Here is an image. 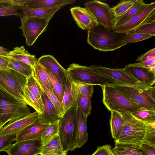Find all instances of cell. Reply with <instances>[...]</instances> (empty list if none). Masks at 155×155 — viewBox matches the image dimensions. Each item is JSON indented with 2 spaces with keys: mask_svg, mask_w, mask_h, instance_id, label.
<instances>
[{
  "mask_svg": "<svg viewBox=\"0 0 155 155\" xmlns=\"http://www.w3.org/2000/svg\"><path fill=\"white\" fill-rule=\"evenodd\" d=\"M41 99L44 113L42 114H39L38 121L42 123L48 124L59 120L60 117L54 105L43 90Z\"/></svg>",
  "mask_w": 155,
  "mask_h": 155,
  "instance_id": "cell-20",
  "label": "cell"
},
{
  "mask_svg": "<svg viewBox=\"0 0 155 155\" xmlns=\"http://www.w3.org/2000/svg\"><path fill=\"white\" fill-rule=\"evenodd\" d=\"M59 120L49 124L42 132L41 139L42 145L52 139L58 133Z\"/></svg>",
  "mask_w": 155,
  "mask_h": 155,
  "instance_id": "cell-33",
  "label": "cell"
},
{
  "mask_svg": "<svg viewBox=\"0 0 155 155\" xmlns=\"http://www.w3.org/2000/svg\"><path fill=\"white\" fill-rule=\"evenodd\" d=\"M77 97L74 83L67 75L62 102L65 112L72 107L76 106Z\"/></svg>",
  "mask_w": 155,
  "mask_h": 155,
  "instance_id": "cell-22",
  "label": "cell"
},
{
  "mask_svg": "<svg viewBox=\"0 0 155 155\" xmlns=\"http://www.w3.org/2000/svg\"><path fill=\"white\" fill-rule=\"evenodd\" d=\"M26 87L39 100H42V90L33 75L28 78Z\"/></svg>",
  "mask_w": 155,
  "mask_h": 155,
  "instance_id": "cell-37",
  "label": "cell"
},
{
  "mask_svg": "<svg viewBox=\"0 0 155 155\" xmlns=\"http://www.w3.org/2000/svg\"><path fill=\"white\" fill-rule=\"evenodd\" d=\"M24 101L34 108L39 114L44 113L43 105L42 100H39L35 97L26 86L23 89Z\"/></svg>",
  "mask_w": 155,
  "mask_h": 155,
  "instance_id": "cell-30",
  "label": "cell"
},
{
  "mask_svg": "<svg viewBox=\"0 0 155 155\" xmlns=\"http://www.w3.org/2000/svg\"><path fill=\"white\" fill-rule=\"evenodd\" d=\"M39 114L35 111L24 117L10 121L0 129V137L16 134L28 125L38 120Z\"/></svg>",
  "mask_w": 155,
  "mask_h": 155,
  "instance_id": "cell-15",
  "label": "cell"
},
{
  "mask_svg": "<svg viewBox=\"0 0 155 155\" xmlns=\"http://www.w3.org/2000/svg\"><path fill=\"white\" fill-rule=\"evenodd\" d=\"M9 58L6 56H3L0 58V70H8V64L9 62Z\"/></svg>",
  "mask_w": 155,
  "mask_h": 155,
  "instance_id": "cell-47",
  "label": "cell"
},
{
  "mask_svg": "<svg viewBox=\"0 0 155 155\" xmlns=\"http://www.w3.org/2000/svg\"><path fill=\"white\" fill-rule=\"evenodd\" d=\"M87 31L88 43L100 51H113L127 44L126 34L109 30L99 24Z\"/></svg>",
  "mask_w": 155,
  "mask_h": 155,
  "instance_id": "cell-1",
  "label": "cell"
},
{
  "mask_svg": "<svg viewBox=\"0 0 155 155\" xmlns=\"http://www.w3.org/2000/svg\"><path fill=\"white\" fill-rule=\"evenodd\" d=\"M9 51H8L7 49L2 47L0 46V53L4 54H8Z\"/></svg>",
  "mask_w": 155,
  "mask_h": 155,
  "instance_id": "cell-50",
  "label": "cell"
},
{
  "mask_svg": "<svg viewBox=\"0 0 155 155\" xmlns=\"http://www.w3.org/2000/svg\"><path fill=\"white\" fill-rule=\"evenodd\" d=\"M27 105L0 87V121L3 126L30 114L31 110Z\"/></svg>",
  "mask_w": 155,
  "mask_h": 155,
  "instance_id": "cell-3",
  "label": "cell"
},
{
  "mask_svg": "<svg viewBox=\"0 0 155 155\" xmlns=\"http://www.w3.org/2000/svg\"><path fill=\"white\" fill-rule=\"evenodd\" d=\"M19 9L21 10V7L13 5L4 6L0 8V16L15 15L21 17L22 14L18 11Z\"/></svg>",
  "mask_w": 155,
  "mask_h": 155,
  "instance_id": "cell-42",
  "label": "cell"
},
{
  "mask_svg": "<svg viewBox=\"0 0 155 155\" xmlns=\"http://www.w3.org/2000/svg\"><path fill=\"white\" fill-rule=\"evenodd\" d=\"M143 142L155 146V122L147 124L146 133Z\"/></svg>",
  "mask_w": 155,
  "mask_h": 155,
  "instance_id": "cell-40",
  "label": "cell"
},
{
  "mask_svg": "<svg viewBox=\"0 0 155 155\" xmlns=\"http://www.w3.org/2000/svg\"><path fill=\"white\" fill-rule=\"evenodd\" d=\"M3 56H0V58H2V57H3Z\"/></svg>",
  "mask_w": 155,
  "mask_h": 155,
  "instance_id": "cell-53",
  "label": "cell"
},
{
  "mask_svg": "<svg viewBox=\"0 0 155 155\" xmlns=\"http://www.w3.org/2000/svg\"><path fill=\"white\" fill-rule=\"evenodd\" d=\"M152 35L139 33H135L126 35L125 41L128 43H134L149 39Z\"/></svg>",
  "mask_w": 155,
  "mask_h": 155,
  "instance_id": "cell-41",
  "label": "cell"
},
{
  "mask_svg": "<svg viewBox=\"0 0 155 155\" xmlns=\"http://www.w3.org/2000/svg\"><path fill=\"white\" fill-rule=\"evenodd\" d=\"M155 18V2L147 4L136 15L124 23L114 28L113 31L126 35L148 20Z\"/></svg>",
  "mask_w": 155,
  "mask_h": 155,
  "instance_id": "cell-11",
  "label": "cell"
},
{
  "mask_svg": "<svg viewBox=\"0 0 155 155\" xmlns=\"http://www.w3.org/2000/svg\"><path fill=\"white\" fill-rule=\"evenodd\" d=\"M135 33H141L155 36V18L148 20L129 34Z\"/></svg>",
  "mask_w": 155,
  "mask_h": 155,
  "instance_id": "cell-38",
  "label": "cell"
},
{
  "mask_svg": "<svg viewBox=\"0 0 155 155\" xmlns=\"http://www.w3.org/2000/svg\"><path fill=\"white\" fill-rule=\"evenodd\" d=\"M110 131L113 138L116 140L119 138L123 128L124 120L121 115L114 111H111Z\"/></svg>",
  "mask_w": 155,
  "mask_h": 155,
  "instance_id": "cell-27",
  "label": "cell"
},
{
  "mask_svg": "<svg viewBox=\"0 0 155 155\" xmlns=\"http://www.w3.org/2000/svg\"><path fill=\"white\" fill-rule=\"evenodd\" d=\"M38 120L28 125L16 134V143L26 140L41 139V134L48 126Z\"/></svg>",
  "mask_w": 155,
  "mask_h": 155,
  "instance_id": "cell-18",
  "label": "cell"
},
{
  "mask_svg": "<svg viewBox=\"0 0 155 155\" xmlns=\"http://www.w3.org/2000/svg\"><path fill=\"white\" fill-rule=\"evenodd\" d=\"M76 107L65 111L59 120L58 134L63 150L67 154L69 150L75 149Z\"/></svg>",
  "mask_w": 155,
  "mask_h": 155,
  "instance_id": "cell-5",
  "label": "cell"
},
{
  "mask_svg": "<svg viewBox=\"0 0 155 155\" xmlns=\"http://www.w3.org/2000/svg\"><path fill=\"white\" fill-rule=\"evenodd\" d=\"M67 75L73 83L102 86L117 83L112 78L91 69L89 66L73 63L66 70Z\"/></svg>",
  "mask_w": 155,
  "mask_h": 155,
  "instance_id": "cell-4",
  "label": "cell"
},
{
  "mask_svg": "<svg viewBox=\"0 0 155 155\" xmlns=\"http://www.w3.org/2000/svg\"><path fill=\"white\" fill-rule=\"evenodd\" d=\"M84 5L98 24L109 30H113V17L111 8L107 4L98 0H94L87 1Z\"/></svg>",
  "mask_w": 155,
  "mask_h": 155,
  "instance_id": "cell-10",
  "label": "cell"
},
{
  "mask_svg": "<svg viewBox=\"0 0 155 155\" xmlns=\"http://www.w3.org/2000/svg\"><path fill=\"white\" fill-rule=\"evenodd\" d=\"M38 62V61H37ZM33 76L39 82H40L53 93V87L50 79L46 71L38 63L33 67Z\"/></svg>",
  "mask_w": 155,
  "mask_h": 155,
  "instance_id": "cell-29",
  "label": "cell"
},
{
  "mask_svg": "<svg viewBox=\"0 0 155 155\" xmlns=\"http://www.w3.org/2000/svg\"><path fill=\"white\" fill-rule=\"evenodd\" d=\"M147 5L143 0H136L133 6L118 18L114 20V28L128 21L137 14Z\"/></svg>",
  "mask_w": 155,
  "mask_h": 155,
  "instance_id": "cell-26",
  "label": "cell"
},
{
  "mask_svg": "<svg viewBox=\"0 0 155 155\" xmlns=\"http://www.w3.org/2000/svg\"><path fill=\"white\" fill-rule=\"evenodd\" d=\"M8 54H4L0 53V56H7Z\"/></svg>",
  "mask_w": 155,
  "mask_h": 155,
  "instance_id": "cell-51",
  "label": "cell"
},
{
  "mask_svg": "<svg viewBox=\"0 0 155 155\" xmlns=\"http://www.w3.org/2000/svg\"><path fill=\"white\" fill-rule=\"evenodd\" d=\"M28 78L12 69L0 70V87L17 98L24 101L23 88Z\"/></svg>",
  "mask_w": 155,
  "mask_h": 155,
  "instance_id": "cell-8",
  "label": "cell"
},
{
  "mask_svg": "<svg viewBox=\"0 0 155 155\" xmlns=\"http://www.w3.org/2000/svg\"><path fill=\"white\" fill-rule=\"evenodd\" d=\"M42 146L41 139L26 140L11 144L4 151L8 155H37Z\"/></svg>",
  "mask_w": 155,
  "mask_h": 155,
  "instance_id": "cell-13",
  "label": "cell"
},
{
  "mask_svg": "<svg viewBox=\"0 0 155 155\" xmlns=\"http://www.w3.org/2000/svg\"><path fill=\"white\" fill-rule=\"evenodd\" d=\"M16 134L7 135L0 137V152L4 151L15 140Z\"/></svg>",
  "mask_w": 155,
  "mask_h": 155,
  "instance_id": "cell-43",
  "label": "cell"
},
{
  "mask_svg": "<svg viewBox=\"0 0 155 155\" xmlns=\"http://www.w3.org/2000/svg\"><path fill=\"white\" fill-rule=\"evenodd\" d=\"M75 0H28L24 6L31 8H46L75 3Z\"/></svg>",
  "mask_w": 155,
  "mask_h": 155,
  "instance_id": "cell-24",
  "label": "cell"
},
{
  "mask_svg": "<svg viewBox=\"0 0 155 155\" xmlns=\"http://www.w3.org/2000/svg\"><path fill=\"white\" fill-rule=\"evenodd\" d=\"M28 0H11L13 5L23 7Z\"/></svg>",
  "mask_w": 155,
  "mask_h": 155,
  "instance_id": "cell-48",
  "label": "cell"
},
{
  "mask_svg": "<svg viewBox=\"0 0 155 155\" xmlns=\"http://www.w3.org/2000/svg\"><path fill=\"white\" fill-rule=\"evenodd\" d=\"M62 7L57 6L49 8H31L21 7L22 16L25 18H42L50 21L55 13Z\"/></svg>",
  "mask_w": 155,
  "mask_h": 155,
  "instance_id": "cell-21",
  "label": "cell"
},
{
  "mask_svg": "<svg viewBox=\"0 0 155 155\" xmlns=\"http://www.w3.org/2000/svg\"><path fill=\"white\" fill-rule=\"evenodd\" d=\"M73 83L78 96H92L94 92L93 85Z\"/></svg>",
  "mask_w": 155,
  "mask_h": 155,
  "instance_id": "cell-39",
  "label": "cell"
},
{
  "mask_svg": "<svg viewBox=\"0 0 155 155\" xmlns=\"http://www.w3.org/2000/svg\"><path fill=\"white\" fill-rule=\"evenodd\" d=\"M131 114L136 118L146 124L155 122V110L142 109Z\"/></svg>",
  "mask_w": 155,
  "mask_h": 155,
  "instance_id": "cell-34",
  "label": "cell"
},
{
  "mask_svg": "<svg viewBox=\"0 0 155 155\" xmlns=\"http://www.w3.org/2000/svg\"><path fill=\"white\" fill-rule=\"evenodd\" d=\"M136 0H121L115 6L111 8L113 20L120 17L134 5Z\"/></svg>",
  "mask_w": 155,
  "mask_h": 155,
  "instance_id": "cell-31",
  "label": "cell"
},
{
  "mask_svg": "<svg viewBox=\"0 0 155 155\" xmlns=\"http://www.w3.org/2000/svg\"><path fill=\"white\" fill-rule=\"evenodd\" d=\"M9 58L8 68L13 70L27 78L33 75L34 69L32 67L17 60Z\"/></svg>",
  "mask_w": 155,
  "mask_h": 155,
  "instance_id": "cell-28",
  "label": "cell"
},
{
  "mask_svg": "<svg viewBox=\"0 0 155 155\" xmlns=\"http://www.w3.org/2000/svg\"><path fill=\"white\" fill-rule=\"evenodd\" d=\"M12 5L11 0H0V8L5 6Z\"/></svg>",
  "mask_w": 155,
  "mask_h": 155,
  "instance_id": "cell-49",
  "label": "cell"
},
{
  "mask_svg": "<svg viewBox=\"0 0 155 155\" xmlns=\"http://www.w3.org/2000/svg\"><path fill=\"white\" fill-rule=\"evenodd\" d=\"M41 155H66L64 151L58 133L45 145H42Z\"/></svg>",
  "mask_w": 155,
  "mask_h": 155,
  "instance_id": "cell-25",
  "label": "cell"
},
{
  "mask_svg": "<svg viewBox=\"0 0 155 155\" xmlns=\"http://www.w3.org/2000/svg\"><path fill=\"white\" fill-rule=\"evenodd\" d=\"M155 58V48L149 50L145 53L140 56L136 60V61L140 63L143 61Z\"/></svg>",
  "mask_w": 155,
  "mask_h": 155,
  "instance_id": "cell-46",
  "label": "cell"
},
{
  "mask_svg": "<svg viewBox=\"0 0 155 155\" xmlns=\"http://www.w3.org/2000/svg\"><path fill=\"white\" fill-rule=\"evenodd\" d=\"M92 97L79 95L78 96L77 98L76 107L87 117L91 114Z\"/></svg>",
  "mask_w": 155,
  "mask_h": 155,
  "instance_id": "cell-35",
  "label": "cell"
},
{
  "mask_svg": "<svg viewBox=\"0 0 155 155\" xmlns=\"http://www.w3.org/2000/svg\"><path fill=\"white\" fill-rule=\"evenodd\" d=\"M142 109L155 110V86L115 84L110 85Z\"/></svg>",
  "mask_w": 155,
  "mask_h": 155,
  "instance_id": "cell-2",
  "label": "cell"
},
{
  "mask_svg": "<svg viewBox=\"0 0 155 155\" xmlns=\"http://www.w3.org/2000/svg\"><path fill=\"white\" fill-rule=\"evenodd\" d=\"M70 10L76 24L83 30L88 31L99 25L92 14L86 8L75 6L71 8Z\"/></svg>",
  "mask_w": 155,
  "mask_h": 155,
  "instance_id": "cell-17",
  "label": "cell"
},
{
  "mask_svg": "<svg viewBox=\"0 0 155 155\" xmlns=\"http://www.w3.org/2000/svg\"><path fill=\"white\" fill-rule=\"evenodd\" d=\"M89 67L98 73L112 78L118 84L130 85L140 84L127 73L123 68H112L95 65Z\"/></svg>",
  "mask_w": 155,
  "mask_h": 155,
  "instance_id": "cell-14",
  "label": "cell"
},
{
  "mask_svg": "<svg viewBox=\"0 0 155 155\" xmlns=\"http://www.w3.org/2000/svg\"><path fill=\"white\" fill-rule=\"evenodd\" d=\"M123 68L141 84L153 86L155 83V71L139 62L129 64Z\"/></svg>",
  "mask_w": 155,
  "mask_h": 155,
  "instance_id": "cell-12",
  "label": "cell"
},
{
  "mask_svg": "<svg viewBox=\"0 0 155 155\" xmlns=\"http://www.w3.org/2000/svg\"><path fill=\"white\" fill-rule=\"evenodd\" d=\"M7 57L21 61L33 68L38 61L35 56L28 53L23 46L13 48L12 51L8 52Z\"/></svg>",
  "mask_w": 155,
  "mask_h": 155,
  "instance_id": "cell-23",
  "label": "cell"
},
{
  "mask_svg": "<svg viewBox=\"0 0 155 155\" xmlns=\"http://www.w3.org/2000/svg\"><path fill=\"white\" fill-rule=\"evenodd\" d=\"M38 82L42 90L45 93L54 105L60 117L62 116L65 112L62 102H61L44 85L40 82Z\"/></svg>",
  "mask_w": 155,
  "mask_h": 155,
  "instance_id": "cell-36",
  "label": "cell"
},
{
  "mask_svg": "<svg viewBox=\"0 0 155 155\" xmlns=\"http://www.w3.org/2000/svg\"><path fill=\"white\" fill-rule=\"evenodd\" d=\"M123 118L122 131L115 143L139 145L144 139L147 124L134 117L131 113L120 114Z\"/></svg>",
  "mask_w": 155,
  "mask_h": 155,
  "instance_id": "cell-6",
  "label": "cell"
},
{
  "mask_svg": "<svg viewBox=\"0 0 155 155\" xmlns=\"http://www.w3.org/2000/svg\"><path fill=\"white\" fill-rule=\"evenodd\" d=\"M102 90V102L110 111L120 114L132 113L142 109L121 94L110 85L101 86Z\"/></svg>",
  "mask_w": 155,
  "mask_h": 155,
  "instance_id": "cell-7",
  "label": "cell"
},
{
  "mask_svg": "<svg viewBox=\"0 0 155 155\" xmlns=\"http://www.w3.org/2000/svg\"><path fill=\"white\" fill-rule=\"evenodd\" d=\"M3 125L2 123L0 121V129L3 127Z\"/></svg>",
  "mask_w": 155,
  "mask_h": 155,
  "instance_id": "cell-52",
  "label": "cell"
},
{
  "mask_svg": "<svg viewBox=\"0 0 155 155\" xmlns=\"http://www.w3.org/2000/svg\"><path fill=\"white\" fill-rule=\"evenodd\" d=\"M21 25L18 28L25 38L26 45H32L39 36L46 30L50 20L39 17H20Z\"/></svg>",
  "mask_w": 155,
  "mask_h": 155,
  "instance_id": "cell-9",
  "label": "cell"
},
{
  "mask_svg": "<svg viewBox=\"0 0 155 155\" xmlns=\"http://www.w3.org/2000/svg\"><path fill=\"white\" fill-rule=\"evenodd\" d=\"M80 109L76 107V138L75 148H80L87 141L88 135L87 130V118Z\"/></svg>",
  "mask_w": 155,
  "mask_h": 155,
  "instance_id": "cell-19",
  "label": "cell"
},
{
  "mask_svg": "<svg viewBox=\"0 0 155 155\" xmlns=\"http://www.w3.org/2000/svg\"><path fill=\"white\" fill-rule=\"evenodd\" d=\"M48 74L53 87V93L61 102L64 93V89L58 78L49 70L43 67Z\"/></svg>",
  "mask_w": 155,
  "mask_h": 155,
  "instance_id": "cell-32",
  "label": "cell"
},
{
  "mask_svg": "<svg viewBox=\"0 0 155 155\" xmlns=\"http://www.w3.org/2000/svg\"><path fill=\"white\" fill-rule=\"evenodd\" d=\"M139 146L145 155H155V146L144 142H142Z\"/></svg>",
  "mask_w": 155,
  "mask_h": 155,
  "instance_id": "cell-45",
  "label": "cell"
},
{
  "mask_svg": "<svg viewBox=\"0 0 155 155\" xmlns=\"http://www.w3.org/2000/svg\"><path fill=\"white\" fill-rule=\"evenodd\" d=\"M92 155H115L113 152L110 144L99 146Z\"/></svg>",
  "mask_w": 155,
  "mask_h": 155,
  "instance_id": "cell-44",
  "label": "cell"
},
{
  "mask_svg": "<svg viewBox=\"0 0 155 155\" xmlns=\"http://www.w3.org/2000/svg\"><path fill=\"white\" fill-rule=\"evenodd\" d=\"M37 62L42 67L49 70L58 78L64 90L67 76L66 70L52 55H43L39 58Z\"/></svg>",
  "mask_w": 155,
  "mask_h": 155,
  "instance_id": "cell-16",
  "label": "cell"
}]
</instances>
